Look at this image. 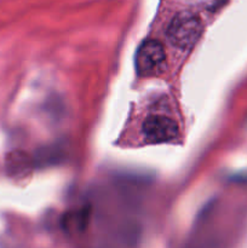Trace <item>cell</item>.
Masks as SVG:
<instances>
[{
    "mask_svg": "<svg viewBox=\"0 0 247 248\" xmlns=\"http://www.w3.org/2000/svg\"><path fill=\"white\" fill-rule=\"evenodd\" d=\"M201 31H202V23L198 16L190 12H181L170 22L166 35L174 47L189 50L199 40Z\"/></svg>",
    "mask_w": 247,
    "mask_h": 248,
    "instance_id": "1",
    "label": "cell"
},
{
    "mask_svg": "<svg viewBox=\"0 0 247 248\" xmlns=\"http://www.w3.org/2000/svg\"><path fill=\"white\" fill-rule=\"evenodd\" d=\"M166 67V52L160 41L148 39L143 41L136 53V69L140 77H156Z\"/></svg>",
    "mask_w": 247,
    "mask_h": 248,
    "instance_id": "2",
    "label": "cell"
},
{
    "mask_svg": "<svg viewBox=\"0 0 247 248\" xmlns=\"http://www.w3.org/2000/svg\"><path fill=\"white\" fill-rule=\"evenodd\" d=\"M178 132L176 121L164 115H152L143 123V133L152 143L171 142L178 136Z\"/></svg>",
    "mask_w": 247,
    "mask_h": 248,
    "instance_id": "3",
    "label": "cell"
},
{
    "mask_svg": "<svg viewBox=\"0 0 247 248\" xmlns=\"http://www.w3.org/2000/svg\"><path fill=\"white\" fill-rule=\"evenodd\" d=\"M29 169H31V161L23 152H12L7 155L6 170L11 176H24Z\"/></svg>",
    "mask_w": 247,
    "mask_h": 248,
    "instance_id": "4",
    "label": "cell"
}]
</instances>
